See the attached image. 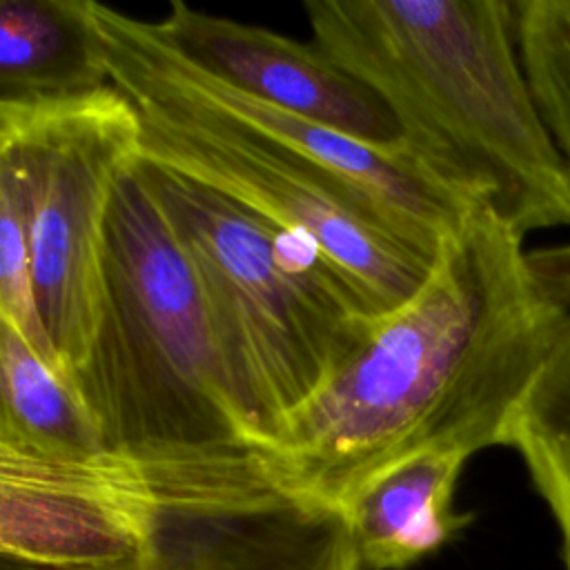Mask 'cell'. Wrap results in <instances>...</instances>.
Here are the masks:
<instances>
[{
	"label": "cell",
	"mask_w": 570,
	"mask_h": 570,
	"mask_svg": "<svg viewBox=\"0 0 570 570\" xmlns=\"http://www.w3.org/2000/svg\"><path fill=\"white\" fill-rule=\"evenodd\" d=\"M312 42L370 85L405 149L519 236L570 225V169L505 0H305Z\"/></svg>",
	"instance_id": "2"
},
{
	"label": "cell",
	"mask_w": 570,
	"mask_h": 570,
	"mask_svg": "<svg viewBox=\"0 0 570 570\" xmlns=\"http://www.w3.org/2000/svg\"><path fill=\"white\" fill-rule=\"evenodd\" d=\"M138 138L136 109L114 85L73 100L0 105V187L22 214L38 312L65 376L98 327L107 212Z\"/></svg>",
	"instance_id": "6"
},
{
	"label": "cell",
	"mask_w": 570,
	"mask_h": 570,
	"mask_svg": "<svg viewBox=\"0 0 570 570\" xmlns=\"http://www.w3.org/2000/svg\"><path fill=\"white\" fill-rule=\"evenodd\" d=\"M136 160L111 194L98 327L69 379L114 454L174 461L256 448L229 401L196 276Z\"/></svg>",
	"instance_id": "5"
},
{
	"label": "cell",
	"mask_w": 570,
	"mask_h": 570,
	"mask_svg": "<svg viewBox=\"0 0 570 570\" xmlns=\"http://www.w3.org/2000/svg\"><path fill=\"white\" fill-rule=\"evenodd\" d=\"M0 445L71 461L109 452L71 379L4 321H0Z\"/></svg>",
	"instance_id": "12"
},
{
	"label": "cell",
	"mask_w": 570,
	"mask_h": 570,
	"mask_svg": "<svg viewBox=\"0 0 570 570\" xmlns=\"http://www.w3.org/2000/svg\"><path fill=\"white\" fill-rule=\"evenodd\" d=\"M138 463L158 499L156 570H361L343 517L285 488L256 448Z\"/></svg>",
	"instance_id": "7"
},
{
	"label": "cell",
	"mask_w": 570,
	"mask_h": 570,
	"mask_svg": "<svg viewBox=\"0 0 570 570\" xmlns=\"http://www.w3.org/2000/svg\"><path fill=\"white\" fill-rule=\"evenodd\" d=\"M568 316L537 285L523 236L474 207L423 287L283 425L265 463L341 514L365 481L414 452L505 445Z\"/></svg>",
	"instance_id": "1"
},
{
	"label": "cell",
	"mask_w": 570,
	"mask_h": 570,
	"mask_svg": "<svg viewBox=\"0 0 570 570\" xmlns=\"http://www.w3.org/2000/svg\"><path fill=\"white\" fill-rule=\"evenodd\" d=\"M505 445L517 450L559 532L561 563L570 570V316L523 396Z\"/></svg>",
	"instance_id": "13"
},
{
	"label": "cell",
	"mask_w": 570,
	"mask_h": 570,
	"mask_svg": "<svg viewBox=\"0 0 570 570\" xmlns=\"http://www.w3.org/2000/svg\"><path fill=\"white\" fill-rule=\"evenodd\" d=\"M107 87L94 0L0 2V105L60 102Z\"/></svg>",
	"instance_id": "11"
},
{
	"label": "cell",
	"mask_w": 570,
	"mask_h": 570,
	"mask_svg": "<svg viewBox=\"0 0 570 570\" xmlns=\"http://www.w3.org/2000/svg\"><path fill=\"white\" fill-rule=\"evenodd\" d=\"M528 265L541 292L570 309V243L528 252Z\"/></svg>",
	"instance_id": "16"
},
{
	"label": "cell",
	"mask_w": 570,
	"mask_h": 570,
	"mask_svg": "<svg viewBox=\"0 0 570 570\" xmlns=\"http://www.w3.org/2000/svg\"><path fill=\"white\" fill-rule=\"evenodd\" d=\"M0 321L9 323L40 356L58 367L45 332L27 245V232L16 198L0 187ZM60 370V367H58ZM62 372V370H60Z\"/></svg>",
	"instance_id": "15"
},
{
	"label": "cell",
	"mask_w": 570,
	"mask_h": 570,
	"mask_svg": "<svg viewBox=\"0 0 570 570\" xmlns=\"http://www.w3.org/2000/svg\"><path fill=\"white\" fill-rule=\"evenodd\" d=\"M470 454L459 450L414 452L365 481L343 505L361 570H401L448 543L472 514L452 505Z\"/></svg>",
	"instance_id": "10"
},
{
	"label": "cell",
	"mask_w": 570,
	"mask_h": 570,
	"mask_svg": "<svg viewBox=\"0 0 570 570\" xmlns=\"http://www.w3.org/2000/svg\"><path fill=\"white\" fill-rule=\"evenodd\" d=\"M94 18L109 80L136 109L142 160L216 189L312 243L376 321L423 287L441 245L354 180L191 91L163 58L147 20L96 0Z\"/></svg>",
	"instance_id": "4"
},
{
	"label": "cell",
	"mask_w": 570,
	"mask_h": 570,
	"mask_svg": "<svg viewBox=\"0 0 570 570\" xmlns=\"http://www.w3.org/2000/svg\"><path fill=\"white\" fill-rule=\"evenodd\" d=\"M160 40L189 67L269 107L352 140L399 149L401 127L385 100L318 45L194 9L180 0L154 22Z\"/></svg>",
	"instance_id": "9"
},
{
	"label": "cell",
	"mask_w": 570,
	"mask_h": 570,
	"mask_svg": "<svg viewBox=\"0 0 570 570\" xmlns=\"http://www.w3.org/2000/svg\"><path fill=\"white\" fill-rule=\"evenodd\" d=\"M136 167L196 276L229 401L263 452L381 321L305 238L140 156Z\"/></svg>",
	"instance_id": "3"
},
{
	"label": "cell",
	"mask_w": 570,
	"mask_h": 570,
	"mask_svg": "<svg viewBox=\"0 0 570 570\" xmlns=\"http://www.w3.org/2000/svg\"><path fill=\"white\" fill-rule=\"evenodd\" d=\"M0 550L27 570H156L154 485L114 452L71 461L0 445Z\"/></svg>",
	"instance_id": "8"
},
{
	"label": "cell",
	"mask_w": 570,
	"mask_h": 570,
	"mask_svg": "<svg viewBox=\"0 0 570 570\" xmlns=\"http://www.w3.org/2000/svg\"><path fill=\"white\" fill-rule=\"evenodd\" d=\"M512 7L528 85L570 169V0H519Z\"/></svg>",
	"instance_id": "14"
}]
</instances>
